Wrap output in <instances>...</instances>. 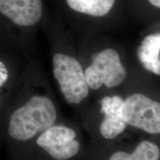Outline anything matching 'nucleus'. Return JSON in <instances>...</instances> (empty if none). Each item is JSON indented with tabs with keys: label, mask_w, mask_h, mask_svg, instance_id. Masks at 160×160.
Segmentation results:
<instances>
[{
	"label": "nucleus",
	"mask_w": 160,
	"mask_h": 160,
	"mask_svg": "<svg viewBox=\"0 0 160 160\" xmlns=\"http://www.w3.org/2000/svg\"><path fill=\"white\" fill-rule=\"evenodd\" d=\"M116 0H66L72 10L91 17L107 15L114 5Z\"/></svg>",
	"instance_id": "obj_9"
},
{
	"label": "nucleus",
	"mask_w": 160,
	"mask_h": 160,
	"mask_svg": "<svg viewBox=\"0 0 160 160\" xmlns=\"http://www.w3.org/2000/svg\"><path fill=\"white\" fill-rule=\"evenodd\" d=\"M148 2L153 6L160 9V0H148Z\"/></svg>",
	"instance_id": "obj_12"
},
{
	"label": "nucleus",
	"mask_w": 160,
	"mask_h": 160,
	"mask_svg": "<svg viewBox=\"0 0 160 160\" xmlns=\"http://www.w3.org/2000/svg\"><path fill=\"white\" fill-rule=\"evenodd\" d=\"M123 103L124 100L119 96H107L101 100V112L104 118L99 131L105 139H114L125 130L127 124L122 117Z\"/></svg>",
	"instance_id": "obj_7"
},
{
	"label": "nucleus",
	"mask_w": 160,
	"mask_h": 160,
	"mask_svg": "<svg viewBox=\"0 0 160 160\" xmlns=\"http://www.w3.org/2000/svg\"><path fill=\"white\" fill-rule=\"evenodd\" d=\"M71 128L53 125L37 138V145L57 160H67L77 155L80 145Z\"/></svg>",
	"instance_id": "obj_5"
},
{
	"label": "nucleus",
	"mask_w": 160,
	"mask_h": 160,
	"mask_svg": "<svg viewBox=\"0 0 160 160\" xmlns=\"http://www.w3.org/2000/svg\"><path fill=\"white\" fill-rule=\"evenodd\" d=\"M0 13L19 26H33L41 19V0H0Z\"/></svg>",
	"instance_id": "obj_6"
},
{
	"label": "nucleus",
	"mask_w": 160,
	"mask_h": 160,
	"mask_svg": "<svg viewBox=\"0 0 160 160\" xmlns=\"http://www.w3.org/2000/svg\"><path fill=\"white\" fill-rule=\"evenodd\" d=\"M57 117V109L49 98L34 96L12 113L8 125V134L17 141L31 139L52 127Z\"/></svg>",
	"instance_id": "obj_1"
},
{
	"label": "nucleus",
	"mask_w": 160,
	"mask_h": 160,
	"mask_svg": "<svg viewBox=\"0 0 160 160\" xmlns=\"http://www.w3.org/2000/svg\"><path fill=\"white\" fill-rule=\"evenodd\" d=\"M137 57L142 65L156 75H160V33L144 38L138 47Z\"/></svg>",
	"instance_id": "obj_8"
},
{
	"label": "nucleus",
	"mask_w": 160,
	"mask_h": 160,
	"mask_svg": "<svg viewBox=\"0 0 160 160\" xmlns=\"http://www.w3.org/2000/svg\"><path fill=\"white\" fill-rule=\"evenodd\" d=\"M8 70L2 62L0 61V89L5 85L8 79Z\"/></svg>",
	"instance_id": "obj_11"
},
{
	"label": "nucleus",
	"mask_w": 160,
	"mask_h": 160,
	"mask_svg": "<svg viewBox=\"0 0 160 160\" xmlns=\"http://www.w3.org/2000/svg\"><path fill=\"white\" fill-rule=\"evenodd\" d=\"M85 74L89 88L97 90L102 85L114 88L121 85L125 79L127 72L118 52L107 48L93 56Z\"/></svg>",
	"instance_id": "obj_3"
},
{
	"label": "nucleus",
	"mask_w": 160,
	"mask_h": 160,
	"mask_svg": "<svg viewBox=\"0 0 160 160\" xmlns=\"http://www.w3.org/2000/svg\"><path fill=\"white\" fill-rule=\"evenodd\" d=\"M122 117L127 125L151 134L160 133V102L136 93L124 100Z\"/></svg>",
	"instance_id": "obj_4"
},
{
	"label": "nucleus",
	"mask_w": 160,
	"mask_h": 160,
	"mask_svg": "<svg viewBox=\"0 0 160 160\" xmlns=\"http://www.w3.org/2000/svg\"><path fill=\"white\" fill-rule=\"evenodd\" d=\"M160 149L150 141L141 142L132 153L117 151L111 156L109 160H159Z\"/></svg>",
	"instance_id": "obj_10"
},
{
	"label": "nucleus",
	"mask_w": 160,
	"mask_h": 160,
	"mask_svg": "<svg viewBox=\"0 0 160 160\" xmlns=\"http://www.w3.org/2000/svg\"><path fill=\"white\" fill-rule=\"evenodd\" d=\"M53 73L68 103L77 105L88 96L85 71L77 59L65 53L53 55Z\"/></svg>",
	"instance_id": "obj_2"
}]
</instances>
